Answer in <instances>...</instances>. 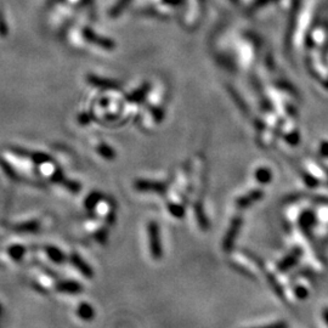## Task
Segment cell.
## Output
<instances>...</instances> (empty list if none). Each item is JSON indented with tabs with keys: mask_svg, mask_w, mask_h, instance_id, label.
Segmentation results:
<instances>
[{
	"mask_svg": "<svg viewBox=\"0 0 328 328\" xmlns=\"http://www.w3.org/2000/svg\"><path fill=\"white\" fill-rule=\"evenodd\" d=\"M241 226H242V219L240 216H236L231 222L230 228H229L228 232H226L224 237V242H223V249L225 252H230L232 248H234L235 242H236L237 236H239V232Z\"/></svg>",
	"mask_w": 328,
	"mask_h": 328,
	"instance_id": "obj_2",
	"label": "cell"
},
{
	"mask_svg": "<svg viewBox=\"0 0 328 328\" xmlns=\"http://www.w3.org/2000/svg\"><path fill=\"white\" fill-rule=\"evenodd\" d=\"M77 313L84 321H91L95 317V311L88 303H82L77 309Z\"/></svg>",
	"mask_w": 328,
	"mask_h": 328,
	"instance_id": "obj_7",
	"label": "cell"
},
{
	"mask_svg": "<svg viewBox=\"0 0 328 328\" xmlns=\"http://www.w3.org/2000/svg\"><path fill=\"white\" fill-rule=\"evenodd\" d=\"M57 289L63 293H79L82 292V286L73 281H65L57 284Z\"/></svg>",
	"mask_w": 328,
	"mask_h": 328,
	"instance_id": "obj_9",
	"label": "cell"
},
{
	"mask_svg": "<svg viewBox=\"0 0 328 328\" xmlns=\"http://www.w3.org/2000/svg\"><path fill=\"white\" fill-rule=\"evenodd\" d=\"M72 263H73L75 268L82 272L84 276H88L89 278L92 276V271L91 269H90V266L85 263V261L82 260V258H80L79 255H73V257H72Z\"/></svg>",
	"mask_w": 328,
	"mask_h": 328,
	"instance_id": "obj_8",
	"label": "cell"
},
{
	"mask_svg": "<svg viewBox=\"0 0 328 328\" xmlns=\"http://www.w3.org/2000/svg\"><path fill=\"white\" fill-rule=\"evenodd\" d=\"M0 311H2V307H0Z\"/></svg>",
	"mask_w": 328,
	"mask_h": 328,
	"instance_id": "obj_19",
	"label": "cell"
},
{
	"mask_svg": "<svg viewBox=\"0 0 328 328\" xmlns=\"http://www.w3.org/2000/svg\"><path fill=\"white\" fill-rule=\"evenodd\" d=\"M46 253H48V255L52 260L56 261V263H62L63 259H65V255H63L62 252H61L60 249L55 248V247H48Z\"/></svg>",
	"mask_w": 328,
	"mask_h": 328,
	"instance_id": "obj_10",
	"label": "cell"
},
{
	"mask_svg": "<svg viewBox=\"0 0 328 328\" xmlns=\"http://www.w3.org/2000/svg\"><path fill=\"white\" fill-rule=\"evenodd\" d=\"M169 211L173 216L179 217V219H181V217L185 215L184 207L179 204H169Z\"/></svg>",
	"mask_w": 328,
	"mask_h": 328,
	"instance_id": "obj_13",
	"label": "cell"
},
{
	"mask_svg": "<svg viewBox=\"0 0 328 328\" xmlns=\"http://www.w3.org/2000/svg\"><path fill=\"white\" fill-rule=\"evenodd\" d=\"M255 176H257L258 181H259L260 184H269V182L271 181V173L269 172V169H265V168L258 169Z\"/></svg>",
	"mask_w": 328,
	"mask_h": 328,
	"instance_id": "obj_11",
	"label": "cell"
},
{
	"mask_svg": "<svg viewBox=\"0 0 328 328\" xmlns=\"http://www.w3.org/2000/svg\"><path fill=\"white\" fill-rule=\"evenodd\" d=\"M263 196H264V192L261 190H253V191H251V192L245 194V196L240 197V198L237 199L236 204H237V207L241 209L248 208V207H251L252 204H254V203L260 201L261 197Z\"/></svg>",
	"mask_w": 328,
	"mask_h": 328,
	"instance_id": "obj_4",
	"label": "cell"
},
{
	"mask_svg": "<svg viewBox=\"0 0 328 328\" xmlns=\"http://www.w3.org/2000/svg\"><path fill=\"white\" fill-rule=\"evenodd\" d=\"M301 257V251L299 248H295L293 249V251L289 253L288 255H286V257L283 258L282 260L278 263V270L280 271H288L289 269H292L293 266L295 265V264L298 263L299 258Z\"/></svg>",
	"mask_w": 328,
	"mask_h": 328,
	"instance_id": "obj_5",
	"label": "cell"
},
{
	"mask_svg": "<svg viewBox=\"0 0 328 328\" xmlns=\"http://www.w3.org/2000/svg\"><path fill=\"white\" fill-rule=\"evenodd\" d=\"M98 198H100V196H98V194L92 193L91 196L89 197L88 201H86V205H88L89 208H94L95 204L98 202Z\"/></svg>",
	"mask_w": 328,
	"mask_h": 328,
	"instance_id": "obj_16",
	"label": "cell"
},
{
	"mask_svg": "<svg viewBox=\"0 0 328 328\" xmlns=\"http://www.w3.org/2000/svg\"><path fill=\"white\" fill-rule=\"evenodd\" d=\"M295 295H297L298 299H306L307 295H309V292H307V289L305 287H301V286H298L297 288H295Z\"/></svg>",
	"mask_w": 328,
	"mask_h": 328,
	"instance_id": "obj_15",
	"label": "cell"
},
{
	"mask_svg": "<svg viewBox=\"0 0 328 328\" xmlns=\"http://www.w3.org/2000/svg\"><path fill=\"white\" fill-rule=\"evenodd\" d=\"M255 328H288V324H287V322L278 321V322H275V323H270L268 326L255 327Z\"/></svg>",
	"mask_w": 328,
	"mask_h": 328,
	"instance_id": "obj_17",
	"label": "cell"
},
{
	"mask_svg": "<svg viewBox=\"0 0 328 328\" xmlns=\"http://www.w3.org/2000/svg\"><path fill=\"white\" fill-rule=\"evenodd\" d=\"M323 320L326 322V324L328 326V307L323 310Z\"/></svg>",
	"mask_w": 328,
	"mask_h": 328,
	"instance_id": "obj_18",
	"label": "cell"
},
{
	"mask_svg": "<svg viewBox=\"0 0 328 328\" xmlns=\"http://www.w3.org/2000/svg\"><path fill=\"white\" fill-rule=\"evenodd\" d=\"M23 252H25V249H23V247H21V246H14V247H11L10 251H9V253H10V255L14 258V259L19 260V259H21V258H22Z\"/></svg>",
	"mask_w": 328,
	"mask_h": 328,
	"instance_id": "obj_14",
	"label": "cell"
},
{
	"mask_svg": "<svg viewBox=\"0 0 328 328\" xmlns=\"http://www.w3.org/2000/svg\"><path fill=\"white\" fill-rule=\"evenodd\" d=\"M149 232V243L151 255L155 260H159L162 258V242H161V232L159 226L157 223L151 222L147 228Z\"/></svg>",
	"mask_w": 328,
	"mask_h": 328,
	"instance_id": "obj_1",
	"label": "cell"
},
{
	"mask_svg": "<svg viewBox=\"0 0 328 328\" xmlns=\"http://www.w3.org/2000/svg\"><path fill=\"white\" fill-rule=\"evenodd\" d=\"M316 223V216L312 211L305 210L304 213H301L300 217H299V225L303 229L304 231L311 230L312 226L315 225Z\"/></svg>",
	"mask_w": 328,
	"mask_h": 328,
	"instance_id": "obj_6",
	"label": "cell"
},
{
	"mask_svg": "<svg viewBox=\"0 0 328 328\" xmlns=\"http://www.w3.org/2000/svg\"><path fill=\"white\" fill-rule=\"evenodd\" d=\"M196 215H197V219H198V224L202 228V230H207L208 220L207 217H205L204 213H203V209L201 207L196 208Z\"/></svg>",
	"mask_w": 328,
	"mask_h": 328,
	"instance_id": "obj_12",
	"label": "cell"
},
{
	"mask_svg": "<svg viewBox=\"0 0 328 328\" xmlns=\"http://www.w3.org/2000/svg\"><path fill=\"white\" fill-rule=\"evenodd\" d=\"M135 187L138 191L141 192H153V193H164L165 185L162 182H153V181H146V180H140V181L135 182Z\"/></svg>",
	"mask_w": 328,
	"mask_h": 328,
	"instance_id": "obj_3",
	"label": "cell"
}]
</instances>
